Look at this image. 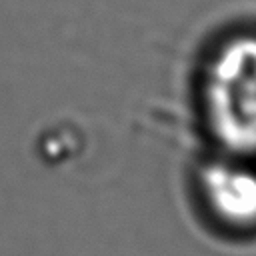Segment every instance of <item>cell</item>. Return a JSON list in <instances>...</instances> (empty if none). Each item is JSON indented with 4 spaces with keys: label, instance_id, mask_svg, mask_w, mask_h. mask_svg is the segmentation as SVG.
Here are the masks:
<instances>
[{
    "label": "cell",
    "instance_id": "7a4b0ae2",
    "mask_svg": "<svg viewBox=\"0 0 256 256\" xmlns=\"http://www.w3.org/2000/svg\"><path fill=\"white\" fill-rule=\"evenodd\" d=\"M198 188L208 212L234 230L256 228V166L250 158L222 152L198 172Z\"/></svg>",
    "mask_w": 256,
    "mask_h": 256
},
{
    "label": "cell",
    "instance_id": "6da1fadb",
    "mask_svg": "<svg viewBox=\"0 0 256 256\" xmlns=\"http://www.w3.org/2000/svg\"><path fill=\"white\" fill-rule=\"evenodd\" d=\"M206 126L222 152L256 156V34L228 38L202 82Z\"/></svg>",
    "mask_w": 256,
    "mask_h": 256
}]
</instances>
